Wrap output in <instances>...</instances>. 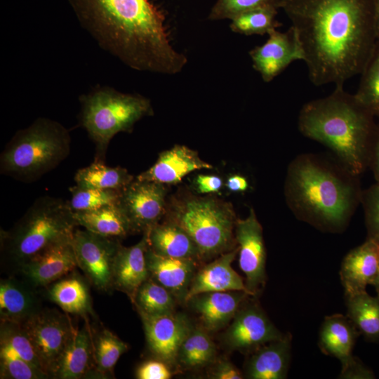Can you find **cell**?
<instances>
[{
  "label": "cell",
  "instance_id": "5",
  "mask_svg": "<svg viewBox=\"0 0 379 379\" xmlns=\"http://www.w3.org/2000/svg\"><path fill=\"white\" fill-rule=\"evenodd\" d=\"M166 220L182 228L196 244L201 260L236 246L237 219L230 204L211 196L175 195L166 204Z\"/></svg>",
  "mask_w": 379,
  "mask_h": 379
},
{
  "label": "cell",
  "instance_id": "7",
  "mask_svg": "<svg viewBox=\"0 0 379 379\" xmlns=\"http://www.w3.org/2000/svg\"><path fill=\"white\" fill-rule=\"evenodd\" d=\"M77 226L67 201L41 197L10 231L1 234V246L19 267L44 249L72 239Z\"/></svg>",
  "mask_w": 379,
  "mask_h": 379
},
{
  "label": "cell",
  "instance_id": "3",
  "mask_svg": "<svg viewBox=\"0 0 379 379\" xmlns=\"http://www.w3.org/2000/svg\"><path fill=\"white\" fill-rule=\"evenodd\" d=\"M374 116L343 86L303 105L298 128L305 136L329 147L342 166L359 176L369 167L377 128Z\"/></svg>",
  "mask_w": 379,
  "mask_h": 379
},
{
  "label": "cell",
  "instance_id": "22",
  "mask_svg": "<svg viewBox=\"0 0 379 379\" xmlns=\"http://www.w3.org/2000/svg\"><path fill=\"white\" fill-rule=\"evenodd\" d=\"M146 259L149 277L168 289L176 300L185 302L198 260L160 255L149 246Z\"/></svg>",
  "mask_w": 379,
  "mask_h": 379
},
{
  "label": "cell",
  "instance_id": "31",
  "mask_svg": "<svg viewBox=\"0 0 379 379\" xmlns=\"http://www.w3.org/2000/svg\"><path fill=\"white\" fill-rule=\"evenodd\" d=\"M205 328L193 327L182 343L177 365L197 368L211 364L215 359L216 347Z\"/></svg>",
  "mask_w": 379,
  "mask_h": 379
},
{
  "label": "cell",
  "instance_id": "10",
  "mask_svg": "<svg viewBox=\"0 0 379 379\" xmlns=\"http://www.w3.org/2000/svg\"><path fill=\"white\" fill-rule=\"evenodd\" d=\"M72 244L78 267L91 284L104 291L113 288V267L121 240L76 229Z\"/></svg>",
  "mask_w": 379,
  "mask_h": 379
},
{
  "label": "cell",
  "instance_id": "12",
  "mask_svg": "<svg viewBox=\"0 0 379 379\" xmlns=\"http://www.w3.org/2000/svg\"><path fill=\"white\" fill-rule=\"evenodd\" d=\"M359 331L347 316L335 314L325 317L319 331V346L324 354L341 362L343 378H373V373L352 354Z\"/></svg>",
  "mask_w": 379,
  "mask_h": 379
},
{
  "label": "cell",
  "instance_id": "33",
  "mask_svg": "<svg viewBox=\"0 0 379 379\" xmlns=\"http://www.w3.org/2000/svg\"><path fill=\"white\" fill-rule=\"evenodd\" d=\"M133 304L138 312L165 314L175 312L176 298L168 289L149 277L138 288Z\"/></svg>",
  "mask_w": 379,
  "mask_h": 379
},
{
  "label": "cell",
  "instance_id": "41",
  "mask_svg": "<svg viewBox=\"0 0 379 379\" xmlns=\"http://www.w3.org/2000/svg\"><path fill=\"white\" fill-rule=\"evenodd\" d=\"M361 201L363 204L367 238L379 242V182L361 192Z\"/></svg>",
  "mask_w": 379,
  "mask_h": 379
},
{
  "label": "cell",
  "instance_id": "1",
  "mask_svg": "<svg viewBox=\"0 0 379 379\" xmlns=\"http://www.w3.org/2000/svg\"><path fill=\"white\" fill-rule=\"evenodd\" d=\"M315 86L361 74L378 40L373 0H281Z\"/></svg>",
  "mask_w": 379,
  "mask_h": 379
},
{
  "label": "cell",
  "instance_id": "45",
  "mask_svg": "<svg viewBox=\"0 0 379 379\" xmlns=\"http://www.w3.org/2000/svg\"><path fill=\"white\" fill-rule=\"evenodd\" d=\"M225 186L232 192H244L248 187V182L244 176L240 175H233L227 178Z\"/></svg>",
  "mask_w": 379,
  "mask_h": 379
},
{
  "label": "cell",
  "instance_id": "19",
  "mask_svg": "<svg viewBox=\"0 0 379 379\" xmlns=\"http://www.w3.org/2000/svg\"><path fill=\"white\" fill-rule=\"evenodd\" d=\"M238 253L239 247L236 246L197 270L185 302L196 295L208 292L240 291L249 294L242 277L232 267Z\"/></svg>",
  "mask_w": 379,
  "mask_h": 379
},
{
  "label": "cell",
  "instance_id": "44",
  "mask_svg": "<svg viewBox=\"0 0 379 379\" xmlns=\"http://www.w3.org/2000/svg\"><path fill=\"white\" fill-rule=\"evenodd\" d=\"M194 182L197 192L201 194L218 192L223 184L220 177L213 175H198Z\"/></svg>",
  "mask_w": 379,
  "mask_h": 379
},
{
  "label": "cell",
  "instance_id": "26",
  "mask_svg": "<svg viewBox=\"0 0 379 379\" xmlns=\"http://www.w3.org/2000/svg\"><path fill=\"white\" fill-rule=\"evenodd\" d=\"M40 310L36 296L29 286L13 278L1 280V321L22 324Z\"/></svg>",
  "mask_w": 379,
  "mask_h": 379
},
{
  "label": "cell",
  "instance_id": "14",
  "mask_svg": "<svg viewBox=\"0 0 379 379\" xmlns=\"http://www.w3.org/2000/svg\"><path fill=\"white\" fill-rule=\"evenodd\" d=\"M284 335L256 302H248L235 314L223 334V341L230 350L250 354Z\"/></svg>",
  "mask_w": 379,
  "mask_h": 379
},
{
  "label": "cell",
  "instance_id": "48",
  "mask_svg": "<svg viewBox=\"0 0 379 379\" xmlns=\"http://www.w3.org/2000/svg\"><path fill=\"white\" fill-rule=\"evenodd\" d=\"M372 285L375 287L378 296L379 297V267L377 275Z\"/></svg>",
  "mask_w": 379,
  "mask_h": 379
},
{
  "label": "cell",
  "instance_id": "17",
  "mask_svg": "<svg viewBox=\"0 0 379 379\" xmlns=\"http://www.w3.org/2000/svg\"><path fill=\"white\" fill-rule=\"evenodd\" d=\"M78 267L72 239L55 244L19 267L29 285L45 286Z\"/></svg>",
  "mask_w": 379,
  "mask_h": 379
},
{
  "label": "cell",
  "instance_id": "16",
  "mask_svg": "<svg viewBox=\"0 0 379 379\" xmlns=\"http://www.w3.org/2000/svg\"><path fill=\"white\" fill-rule=\"evenodd\" d=\"M268 35L265 44L249 52L254 69L265 82H270L294 61L304 60L301 46L292 27L285 32L274 29Z\"/></svg>",
  "mask_w": 379,
  "mask_h": 379
},
{
  "label": "cell",
  "instance_id": "38",
  "mask_svg": "<svg viewBox=\"0 0 379 379\" xmlns=\"http://www.w3.org/2000/svg\"><path fill=\"white\" fill-rule=\"evenodd\" d=\"M71 198L67 201L73 212L98 209L119 204L121 191L81 187L76 185L69 189Z\"/></svg>",
  "mask_w": 379,
  "mask_h": 379
},
{
  "label": "cell",
  "instance_id": "8",
  "mask_svg": "<svg viewBox=\"0 0 379 379\" xmlns=\"http://www.w3.org/2000/svg\"><path fill=\"white\" fill-rule=\"evenodd\" d=\"M80 123L95 145V160L103 161L112 138L131 131L136 122L153 114L150 100L98 86L79 98Z\"/></svg>",
  "mask_w": 379,
  "mask_h": 379
},
{
  "label": "cell",
  "instance_id": "18",
  "mask_svg": "<svg viewBox=\"0 0 379 379\" xmlns=\"http://www.w3.org/2000/svg\"><path fill=\"white\" fill-rule=\"evenodd\" d=\"M213 168L198 152L187 146L175 145L161 152L156 162L136 178L164 185L175 184L192 171Z\"/></svg>",
  "mask_w": 379,
  "mask_h": 379
},
{
  "label": "cell",
  "instance_id": "47",
  "mask_svg": "<svg viewBox=\"0 0 379 379\" xmlns=\"http://www.w3.org/2000/svg\"><path fill=\"white\" fill-rule=\"evenodd\" d=\"M374 22L377 39H379V0H373Z\"/></svg>",
  "mask_w": 379,
  "mask_h": 379
},
{
  "label": "cell",
  "instance_id": "27",
  "mask_svg": "<svg viewBox=\"0 0 379 379\" xmlns=\"http://www.w3.org/2000/svg\"><path fill=\"white\" fill-rule=\"evenodd\" d=\"M77 225L93 233L117 239L132 234L130 223L118 204L73 212Z\"/></svg>",
  "mask_w": 379,
  "mask_h": 379
},
{
  "label": "cell",
  "instance_id": "37",
  "mask_svg": "<svg viewBox=\"0 0 379 379\" xmlns=\"http://www.w3.org/2000/svg\"><path fill=\"white\" fill-rule=\"evenodd\" d=\"M0 347L5 348L33 366L41 369V363L21 324L1 321Z\"/></svg>",
  "mask_w": 379,
  "mask_h": 379
},
{
  "label": "cell",
  "instance_id": "13",
  "mask_svg": "<svg viewBox=\"0 0 379 379\" xmlns=\"http://www.w3.org/2000/svg\"><path fill=\"white\" fill-rule=\"evenodd\" d=\"M234 232L239 265L246 277L245 285L250 295L255 297L266 281V250L262 227L253 208L245 219H237Z\"/></svg>",
  "mask_w": 379,
  "mask_h": 379
},
{
  "label": "cell",
  "instance_id": "46",
  "mask_svg": "<svg viewBox=\"0 0 379 379\" xmlns=\"http://www.w3.org/2000/svg\"><path fill=\"white\" fill-rule=\"evenodd\" d=\"M369 167L372 169L375 181L379 182V127L376 131Z\"/></svg>",
  "mask_w": 379,
  "mask_h": 379
},
{
  "label": "cell",
  "instance_id": "2",
  "mask_svg": "<svg viewBox=\"0 0 379 379\" xmlns=\"http://www.w3.org/2000/svg\"><path fill=\"white\" fill-rule=\"evenodd\" d=\"M98 45L138 71L175 74L187 60L171 46L164 16L149 0H68Z\"/></svg>",
  "mask_w": 379,
  "mask_h": 379
},
{
  "label": "cell",
  "instance_id": "24",
  "mask_svg": "<svg viewBox=\"0 0 379 379\" xmlns=\"http://www.w3.org/2000/svg\"><path fill=\"white\" fill-rule=\"evenodd\" d=\"M291 335L267 343L248 354L244 365V378L284 379L287 376L291 352Z\"/></svg>",
  "mask_w": 379,
  "mask_h": 379
},
{
  "label": "cell",
  "instance_id": "28",
  "mask_svg": "<svg viewBox=\"0 0 379 379\" xmlns=\"http://www.w3.org/2000/svg\"><path fill=\"white\" fill-rule=\"evenodd\" d=\"M93 344L86 327L75 330L58 364L54 378L79 379L91 371Z\"/></svg>",
  "mask_w": 379,
  "mask_h": 379
},
{
  "label": "cell",
  "instance_id": "32",
  "mask_svg": "<svg viewBox=\"0 0 379 379\" xmlns=\"http://www.w3.org/2000/svg\"><path fill=\"white\" fill-rule=\"evenodd\" d=\"M48 297L68 313L84 314L91 310L88 287L78 276L72 275L52 284Z\"/></svg>",
  "mask_w": 379,
  "mask_h": 379
},
{
  "label": "cell",
  "instance_id": "15",
  "mask_svg": "<svg viewBox=\"0 0 379 379\" xmlns=\"http://www.w3.org/2000/svg\"><path fill=\"white\" fill-rule=\"evenodd\" d=\"M138 313L149 351L170 366L177 365L180 347L194 327L189 318L175 312L159 315Z\"/></svg>",
  "mask_w": 379,
  "mask_h": 379
},
{
  "label": "cell",
  "instance_id": "20",
  "mask_svg": "<svg viewBox=\"0 0 379 379\" xmlns=\"http://www.w3.org/2000/svg\"><path fill=\"white\" fill-rule=\"evenodd\" d=\"M379 267V242L367 238L344 258L340 271L345 295L366 291L373 284Z\"/></svg>",
  "mask_w": 379,
  "mask_h": 379
},
{
  "label": "cell",
  "instance_id": "4",
  "mask_svg": "<svg viewBox=\"0 0 379 379\" xmlns=\"http://www.w3.org/2000/svg\"><path fill=\"white\" fill-rule=\"evenodd\" d=\"M357 178L343 166L333 167L314 155H300L288 169L286 201L298 218L325 228H340L361 201Z\"/></svg>",
  "mask_w": 379,
  "mask_h": 379
},
{
  "label": "cell",
  "instance_id": "25",
  "mask_svg": "<svg viewBox=\"0 0 379 379\" xmlns=\"http://www.w3.org/2000/svg\"><path fill=\"white\" fill-rule=\"evenodd\" d=\"M147 234L148 246L155 253L171 258L200 260L199 249L192 237L178 225L164 220L152 227Z\"/></svg>",
  "mask_w": 379,
  "mask_h": 379
},
{
  "label": "cell",
  "instance_id": "30",
  "mask_svg": "<svg viewBox=\"0 0 379 379\" xmlns=\"http://www.w3.org/2000/svg\"><path fill=\"white\" fill-rule=\"evenodd\" d=\"M134 179L127 169L109 166L97 160L78 170L74 176L79 186L118 191H121Z\"/></svg>",
  "mask_w": 379,
  "mask_h": 379
},
{
  "label": "cell",
  "instance_id": "29",
  "mask_svg": "<svg viewBox=\"0 0 379 379\" xmlns=\"http://www.w3.org/2000/svg\"><path fill=\"white\" fill-rule=\"evenodd\" d=\"M347 317L360 334L370 341L379 342V297L366 291L345 295Z\"/></svg>",
  "mask_w": 379,
  "mask_h": 379
},
{
  "label": "cell",
  "instance_id": "11",
  "mask_svg": "<svg viewBox=\"0 0 379 379\" xmlns=\"http://www.w3.org/2000/svg\"><path fill=\"white\" fill-rule=\"evenodd\" d=\"M166 185L135 178L120 193L118 205L127 218L133 233L147 232L164 217Z\"/></svg>",
  "mask_w": 379,
  "mask_h": 379
},
{
  "label": "cell",
  "instance_id": "35",
  "mask_svg": "<svg viewBox=\"0 0 379 379\" xmlns=\"http://www.w3.org/2000/svg\"><path fill=\"white\" fill-rule=\"evenodd\" d=\"M361 74V83L354 95L374 117H379V39Z\"/></svg>",
  "mask_w": 379,
  "mask_h": 379
},
{
  "label": "cell",
  "instance_id": "43",
  "mask_svg": "<svg viewBox=\"0 0 379 379\" xmlns=\"http://www.w3.org/2000/svg\"><path fill=\"white\" fill-rule=\"evenodd\" d=\"M208 373V378L212 379H242V373L228 359H220L214 361Z\"/></svg>",
  "mask_w": 379,
  "mask_h": 379
},
{
  "label": "cell",
  "instance_id": "42",
  "mask_svg": "<svg viewBox=\"0 0 379 379\" xmlns=\"http://www.w3.org/2000/svg\"><path fill=\"white\" fill-rule=\"evenodd\" d=\"M171 377L170 366L159 359L145 361L136 371L138 379H169Z\"/></svg>",
  "mask_w": 379,
  "mask_h": 379
},
{
  "label": "cell",
  "instance_id": "34",
  "mask_svg": "<svg viewBox=\"0 0 379 379\" xmlns=\"http://www.w3.org/2000/svg\"><path fill=\"white\" fill-rule=\"evenodd\" d=\"M277 7L265 5L244 11L231 20L232 32L246 36L269 34L281 24L276 20Z\"/></svg>",
  "mask_w": 379,
  "mask_h": 379
},
{
  "label": "cell",
  "instance_id": "9",
  "mask_svg": "<svg viewBox=\"0 0 379 379\" xmlns=\"http://www.w3.org/2000/svg\"><path fill=\"white\" fill-rule=\"evenodd\" d=\"M44 371L54 378L62 355L75 330L69 318L55 310H40L21 324Z\"/></svg>",
  "mask_w": 379,
  "mask_h": 379
},
{
  "label": "cell",
  "instance_id": "6",
  "mask_svg": "<svg viewBox=\"0 0 379 379\" xmlns=\"http://www.w3.org/2000/svg\"><path fill=\"white\" fill-rule=\"evenodd\" d=\"M71 137L60 123L45 117L15 133L0 157L1 173L32 181L59 165L70 152Z\"/></svg>",
  "mask_w": 379,
  "mask_h": 379
},
{
  "label": "cell",
  "instance_id": "23",
  "mask_svg": "<svg viewBox=\"0 0 379 379\" xmlns=\"http://www.w3.org/2000/svg\"><path fill=\"white\" fill-rule=\"evenodd\" d=\"M148 248L147 234L136 244L121 246L117 254L112 276L113 288L126 294L133 302L140 286L149 277L146 253Z\"/></svg>",
  "mask_w": 379,
  "mask_h": 379
},
{
  "label": "cell",
  "instance_id": "40",
  "mask_svg": "<svg viewBox=\"0 0 379 379\" xmlns=\"http://www.w3.org/2000/svg\"><path fill=\"white\" fill-rule=\"evenodd\" d=\"M281 2V0H217L211 8L208 19L232 20L244 11L265 5L279 8Z\"/></svg>",
  "mask_w": 379,
  "mask_h": 379
},
{
  "label": "cell",
  "instance_id": "21",
  "mask_svg": "<svg viewBox=\"0 0 379 379\" xmlns=\"http://www.w3.org/2000/svg\"><path fill=\"white\" fill-rule=\"evenodd\" d=\"M248 296L240 291L208 292L193 296L186 303L199 315L203 327L214 331L233 319Z\"/></svg>",
  "mask_w": 379,
  "mask_h": 379
},
{
  "label": "cell",
  "instance_id": "39",
  "mask_svg": "<svg viewBox=\"0 0 379 379\" xmlns=\"http://www.w3.org/2000/svg\"><path fill=\"white\" fill-rule=\"evenodd\" d=\"M0 376L1 378L4 379H41L50 378L41 369L3 347H0Z\"/></svg>",
  "mask_w": 379,
  "mask_h": 379
},
{
  "label": "cell",
  "instance_id": "36",
  "mask_svg": "<svg viewBox=\"0 0 379 379\" xmlns=\"http://www.w3.org/2000/svg\"><path fill=\"white\" fill-rule=\"evenodd\" d=\"M128 348V345L111 331L102 330L98 335L93 348L97 372L102 375L112 372L120 357Z\"/></svg>",
  "mask_w": 379,
  "mask_h": 379
}]
</instances>
